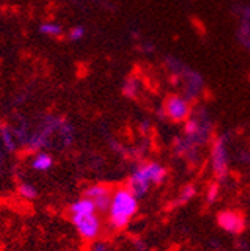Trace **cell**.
<instances>
[{
	"label": "cell",
	"mask_w": 250,
	"mask_h": 251,
	"mask_svg": "<svg viewBox=\"0 0 250 251\" xmlns=\"http://www.w3.org/2000/svg\"><path fill=\"white\" fill-rule=\"evenodd\" d=\"M90 251H111V247L104 241H93Z\"/></svg>",
	"instance_id": "obj_18"
},
{
	"label": "cell",
	"mask_w": 250,
	"mask_h": 251,
	"mask_svg": "<svg viewBox=\"0 0 250 251\" xmlns=\"http://www.w3.org/2000/svg\"><path fill=\"white\" fill-rule=\"evenodd\" d=\"M84 35H85V28L83 25H75L69 31V39L71 41H80L84 38Z\"/></svg>",
	"instance_id": "obj_16"
},
{
	"label": "cell",
	"mask_w": 250,
	"mask_h": 251,
	"mask_svg": "<svg viewBox=\"0 0 250 251\" xmlns=\"http://www.w3.org/2000/svg\"><path fill=\"white\" fill-rule=\"evenodd\" d=\"M151 185H153V182H151V179L148 176L145 163L138 166V168H135V171L131 174V178L128 181V188H129V190L139 199L144 195H147L148 188Z\"/></svg>",
	"instance_id": "obj_6"
},
{
	"label": "cell",
	"mask_w": 250,
	"mask_h": 251,
	"mask_svg": "<svg viewBox=\"0 0 250 251\" xmlns=\"http://www.w3.org/2000/svg\"><path fill=\"white\" fill-rule=\"evenodd\" d=\"M84 196L93 201L98 212L108 214L110 205H111V198H112V192L110 187H107L104 184L90 185L84 190Z\"/></svg>",
	"instance_id": "obj_4"
},
{
	"label": "cell",
	"mask_w": 250,
	"mask_h": 251,
	"mask_svg": "<svg viewBox=\"0 0 250 251\" xmlns=\"http://www.w3.org/2000/svg\"><path fill=\"white\" fill-rule=\"evenodd\" d=\"M138 212V198L128 187H118L112 192L110 205V226L114 230L126 229L131 220Z\"/></svg>",
	"instance_id": "obj_1"
},
{
	"label": "cell",
	"mask_w": 250,
	"mask_h": 251,
	"mask_svg": "<svg viewBox=\"0 0 250 251\" xmlns=\"http://www.w3.org/2000/svg\"><path fill=\"white\" fill-rule=\"evenodd\" d=\"M71 218L77 232L84 241H98L102 233V220L98 212L87 215H71Z\"/></svg>",
	"instance_id": "obj_2"
},
{
	"label": "cell",
	"mask_w": 250,
	"mask_h": 251,
	"mask_svg": "<svg viewBox=\"0 0 250 251\" xmlns=\"http://www.w3.org/2000/svg\"><path fill=\"white\" fill-rule=\"evenodd\" d=\"M165 114L169 120L175 121V123H181L186 121L191 117V103L187 99L177 96V94H172L165 100L164 105Z\"/></svg>",
	"instance_id": "obj_3"
},
{
	"label": "cell",
	"mask_w": 250,
	"mask_h": 251,
	"mask_svg": "<svg viewBox=\"0 0 250 251\" xmlns=\"http://www.w3.org/2000/svg\"><path fill=\"white\" fill-rule=\"evenodd\" d=\"M32 169H35L36 172H48L53 165H54V159L50 152H45V151H38L33 159H32Z\"/></svg>",
	"instance_id": "obj_8"
},
{
	"label": "cell",
	"mask_w": 250,
	"mask_h": 251,
	"mask_svg": "<svg viewBox=\"0 0 250 251\" xmlns=\"http://www.w3.org/2000/svg\"><path fill=\"white\" fill-rule=\"evenodd\" d=\"M138 87H139V81L134 76L128 78L126 82H124L123 85V93H124V96H128V98H135L137 96V93H138Z\"/></svg>",
	"instance_id": "obj_14"
},
{
	"label": "cell",
	"mask_w": 250,
	"mask_h": 251,
	"mask_svg": "<svg viewBox=\"0 0 250 251\" xmlns=\"http://www.w3.org/2000/svg\"><path fill=\"white\" fill-rule=\"evenodd\" d=\"M217 225L228 233H241L244 230V218L234 211H222L217 217Z\"/></svg>",
	"instance_id": "obj_7"
},
{
	"label": "cell",
	"mask_w": 250,
	"mask_h": 251,
	"mask_svg": "<svg viewBox=\"0 0 250 251\" xmlns=\"http://www.w3.org/2000/svg\"><path fill=\"white\" fill-rule=\"evenodd\" d=\"M238 39L247 50H250V21H241L238 28Z\"/></svg>",
	"instance_id": "obj_13"
},
{
	"label": "cell",
	"mask_w": 250,
	"mask_h": 251,
	"mask_svg": "<svg viewBox=\"0 0 250 251\" xmlns=\"http://www.w3.org/2000/svg\"><path fill=\"white\" fill-rule=\"evenodd\" d=\"M211 163L216 176L225 178L228 172V151L225 145V138H217L211 148Z\"/></svg>",
	"instance_id": "obj_5"
},
{
	"label": "cell",
	"mask_w": 250,
	"mask_h": 251,
	"mask_svg": "<svg viewBox=\"0 0 250 251\" xmlns=\"http://www.w3.org/2000/svg\"><path fill=\"white\" fill-rule=\"evenodd\" d=\"M2 160H3V157H2V155H0V163H2Z\"/></svg>",
	"instance_id": "obj_20"
},
{
	"label": "cell",
	"mask_w": 250,
	"mask_h": 251,
	"mask_svg": "<svg viewBox=\"0 0 250 251\" xmlns=\"http://www.w3.org/2000/svg\"><path fill=\"white\" fill-rule=\"evenodd\" d=\"M18 195L27 201H33L38 198V190H36V187L30 182H21L18 185Z\"/></svg>",
	"instance_id": "obj_12"
},
{
	"label": "cell",
	"mask_w": 250,
	"mask_h": 251,
	"mask_svg": "<svg viewBox=\"0 0 250 251\" xmlns=\"http://www.w3.org/2000/svg\"><path fill=\"white\" fill-rule=\"evenodd\" d=\"M39 31H41L42 35H45V36L57 38V36H61V33H63V28H61L56 23H42L39 25Z\"/></svg>",
	"instance_id": "obj_11"
},
{
	"label": "cell",
	"mask_w": 250,
	"mask_h": 251,
	"mask_svg": "<svg viewBox=\"0 0 250 251\" xmlns=\"http://www.w3.org/2000/svg\"><path fill=\"white\" fill-rule=\"evenodd\" d=\"M237 11L241 21H250V5H240L237 6Z\"/></svg>",
	"instance_id": "obj_17"
},
{
	"label": "cell",
	"mask_w": 250,
	"mask_h": 251,
	"mask_svg": "<svg viewBox=\"0 0 250 251\" xmlns=\"http://www.w3.org/2000/svg\"><path fill=\"white\" fill-rule=\"evenodd\" d=\"M195 195H196V188H195V185L187 184V185H184V187H183V190L180 192V198H178V201H180L181 203H186V202H189Z\"/></svg>",
	"instance_id": "obj_15"
},
{
	"label": "cell",
	"mask_w": 250,
	"mask_h": 251,
	"mask_svg": "<svg viewBox=\"0 0 250 251\" xmlns=\"http://www.w3.org/2000/svg\"><path fill=\"white\" fill-rule=\"evenodd\" d=\"M96 206L93 203L91 199L83 196L80 199H77L72 205H71V215H87V214H95Z\"/></svg>",
	"instance_id": "obj_9"
},
{
	"label": "cell",
	"mask_w": 250,
	"mask_h": 251,
	"mask_svg": "<svg viewBox=\"0 0 250 251\" xmlns=\"http://www.w3.org/2000/svg\"><path fill=\"white\" fill-rule=\"evenodd\" d=\"M0 141H2L5 150L8 152H14L17 150V139L14 136V132L8 127H0Z\"/></svg>",
	"instance_id": "obj_10"
},
{
	"label": "cell",
	"mask_w": 250,
	"mask_h": 251,
	"mask_svg": "<svg viewBox=\"0 0 250 251\" xmlns=\"http://www.w3.org/2000/svg\"><path fill=\"white\" fill-rule=\"evenodd\" d=\"M217 196H219V187H217L216 184H213V185L208 188V193H207V201L211 203V202H214V201L217 199Z\"/></svg>",
	"instance_id": "obj_19"
}]
</instances>
